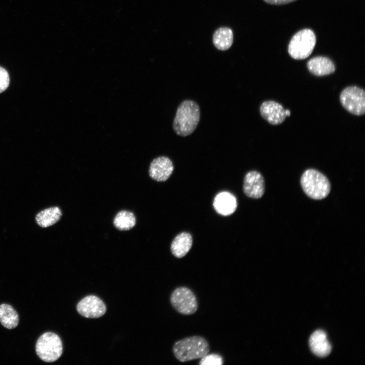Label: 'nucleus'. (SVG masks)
I'll list each match as a JSON object with an SVG mask.
<instances>
[{"label":"nucleus","instance_id":"nucleus-1","mask_svg":"<svg viewBox=\"0 0 365 365\" xmlns=\"http://www.w3.org/2000/svg\"><path fill=\"white\" fill-rule=\"evenodd\" d=\"M200 117L199 105L191 100L182 101L177 107L173 123V128L178 135L186 136L194 132Z\"/></svg>","mask_w":365,"mask_h":365},{"label":"nucleus","instance_id":"nucleus-2","mask_svg":"<svg viewBox=\"0 0 365 365\" xmlns=\"http://www.w3.org/2000/svg\"><path fill=\"white\" fill-rule=\"evenodd\" d=\"M209 351L207 341L200 336H190L178 340L172 347L174 356L182 362L201 358Z\"/></svg>","mask_w":365,"mask_h":365},{"label":"nucleus","instance_id":"nucleus-3","mask_svg":"<svg viewBox=\"0 0 365 365\" xmlns=\"http://www.w3.org/2000/svg\"><path fill=\"white\" fill-rule=\"evenodd\" d=\"M301 185L304 193L310 198L321 200L331 191V184L322 173L314 169H308L302 174Z\"/></svg>","mask_w":365,"mask_h":365},{"label":"nucleus","instance_id":"nucleus-4","mask_svg":"<svg viewBox=\"0 0 365 365\" xmlns=\"http://www.w3.org/2000/svg\"><path fill=\"white\" fill-rule=\"evenodd\" d=\"M316 42L315 34L311 29L301 30L291 39L288 46V53L295 59H305L312 53Z\"/></svg>","mask_w":365,"mask_h":365},{"label":"nucleus","instance_id":"nucleus-5","mask_svg":"<svg viewBox=\"0 0 365 365\" xmlns=\"http://www.w3.org/2000/svg\"><path fill=\"white\" fill-rule=\"evenodd\" d=\"M35 351L43 361L52 362L57 360L62 355L63 347L59 337L52 332L43 334L35 344Z\"/></svg>","mask_w":365,"mask_h":365},{"label":"nucleus","instance_id":"nucleus-6","mask_svg":"<svg viewBox=\"0 0 365 365\" xmlns=\"http://www.w3.org/2000/svg\"><path fill=\"white\" fill-rule=\"evenodd\" d=\"M170 302L177 312L185 315L193 314L198 308L195 295L190 288L186 286H179L174 289L170 295Z\"/></svg>","mask_w":365,"mask_h":365},{"label":"nucleus","instance_id":"nucleus-7","mask_svg":"<svg viewBox=\"0 0 365 365\" xmlns=\"http://www.w3.org/2000/svg\"><path fill=\"white\" fill-rule=\"evenodd\" d=\"M342 106L349 113L357 116L363 115L365 112V93L356 86L345 88L340 96Z\"/></svg>","mask_w":365,"mask_h":365},{"label":"nucleus","instance_id":"nucleus-8","mask_svg":"<svg viewBox=\"0 0 365 365\" xmlns=\"http://www.w3.org/2000/svg\"><path fill=\"white\" fill-rule=\"evenodd\" d=\"M77 310L82 316L88 318H96L103 316L106 312L103 302L95 296H88L77 305Z\"/></svg>","mask_w":365,"mask_h":365},{"label":"nucleus","instance_id":"nucleus-9","mask_svg":"<svg viewBox=\"0 0 365 365\" xmlns=\"http://www.w3.org/2000/svg\"><path fill=\"white\" fill-rule=\"evenodd\" d=\"M243 191L249 198L259 199L265 192V181L262 175L258 171L248 172L244 178Z\"/></svg>","mask_w":365,"mask_h":365},{"label":"nucleus","instance_id":"nucleus-10","mask_svg":"<svg viewBox=\"0 0 365 365\" xmlns=\"http://www.w3.org/2000/svg\"><path fill=\"white\" fill-rule=\"evenodd\" d=\"M173 169L171 160L166 157L161 156L154 159L151 162L149 175L157 181H164L170 176Z\"/></svg>","mask_w":365,"mask_h":365},{"label":"nucleus","instance_id":"nucleus-11","mask_svg":"<svg viewBox=\"0 0 365 365\" xmlns=\"http://www.w3.org/2000/svg\"><path fill=\"white\" fill-rule=\"evenodd\" d=\"M283 106L279 103L272 100L263 102L260 111L262 117L272 125L282 123L286 116Z\"/></svg>","mask_w":365,"mask_h":365},{"label":"nucleus","instance_id":"nucleus-12","mask_svg":"<svg viewBox=\"0 0 365 365\" xmlns=\"http://www.w3.org/2000/svg\"><path fill=\"white\" fill-rule=\"evenodd\" d=\"M309 343L312 352L318 357H325L331 352L332 346L326 334L321 330H317L311 335Z\"/></svg>","mask_w":365,"mask_h":365},{"label":"nucleus","instance_id":"nucleus-13","mask_svg":"<svg viewBox=\"0 0 365 365\" xmlns=\"http://www.w3.org/2000/svg\"><path fill=\"white\" fill-rule=\"evenodd\" d=\"M237 206L235 197L230 193L227 192L218 194L213 201V206L216 212L225 216L234 213Z\"/></svg>","mask_w":365,"mask_h":365},{"label":"nucleus","instance_id":"nucleus-14","mask_svg":"<svg viewBox=\"0 0 365 365\" xmlns=\"http://www.w3.org/2000/svg\"><path fill=\"white\" fill-rule=\"evenodd\" d=\"M309 71L317 76H323L333 73L335 66L332 61L324 56H316L310 59L307 63Z\"/></svg>","mask_w":365,"mask_h":365},{"label":"nucleus","instance_id":"nucleus-15","mask_svg":"<svg viewBox=\"0 0 365 365\" xmlns=\"http://www.w3.org/2000/svg\"><path fill=\"white\" fill-rule=\"evenodd\" d=\"M193 243L192 237L187 232H182L177 235L173 240L170 250L176 258L185 257L191 248Z\"/></svg>","mask_w":365,"mask_h":365},{"label":"nucleus","instance_id":"nucleus-16","mask_svg":"<svg viewBox=\"0 0 365 365\" xmlns=\"http://www.w3.org/2000/svg\"><path fill=\"white\" fill-rule=\"evenodd\" d=\"M62 212L57 206L51 207L39 212L35 216L36 224L42 228L51 226L61 218Z\"/></svg>","mask_w":365,"mask_h":365},{"label":"nucleus","instance_id":"nucleus-17","mask_svg":"<svg viewBox=\"0 0 365 365\" xmlns=\"http://www.w3.org/2000/svg\"><path fill=\"white\" fill-rule=\"evenodd\" d=\"M19 315L14 308L8 304L0 305V322L6 328L13 329L18 324Z\"/></svg>","mask_w":365,"mask_h":365},{"label":"nucleus","instance_id":"nucleus-18","mask_svg":"<svg viewBox=\"0 0 365 365\" xmlns=\"http://www.w3.org/2000/svg\"><path fill=\"white\" fill-rule=\"evenodd\" d=\"M233 34L232 30L228 27L217 29L213 35V43L215 47L220 50H227L232 46Z\"/></svg>","mask_w":365,"mask_h":365},{"label":"nucleus","instance_id":"nucleus-19","mask_svg":"<svg viewBox=\"0 0 365 365\" xmlns=\"http://www.w3.org/2000/svg\"><path fill=\"white\" fill-rule=\"evenodd\" d=\"M136 218L134 214L129 211L122 210L115 216L114 220V226L119 230H129L134 227Z\"/></svg>","mask_w":365,"mask_h":365},{"label":"nucleus","instance_id":"nucleus-20","mask_svg":"<svg viewBox=\"0 0 365 365\" xmlns=\"http://www.w3.org/2000/svg\"><path fill=\"white\" fill-rule=\"evenodd\" d=\"M224 363L223 357L219 354H207L201 358L200 365H222Z\"/></svg>","mask_w":365,"mask_h":365},{"label":"nucleus","instance_id":"nucleus-21","mask_svg":"<svg viewBox=\"0 0 365 365\" xmlns=\"http://www.w3.org/2000/svg\"><path fill=\"white\" fill-rule=\"evenodd\" d=\"M10 83V78L8 71L0 66V93L5 91Z\"/></svg>","mask_w":365,"mask_h":365},{"label":"nucleus","instance_id":"nucleus-22","mask_svg":"<svg viewBox=\"0 0 365 365\" xmlns=\"http://www.w3.org/2000/svg\"><path fill=\"white\" fill-rule=\"evenodd\" d=\"M267 3L271 5H280L293 2L296 0H264Z\"/></svg>","mask_w":365,"mask_h":365},{"label":"nucleus","instance_id":"nucleus-23","mask_svg":"<svg viewBox=\"0 0 365 365\" xmlns=\"http://www.w3.org/2000/svg\"><path fill=\"white\" fill-rule=\"evenodd\" d=\"M285 115L286 116H289L290 115V112L289 110H285Z\"/></svg>","mask_w":365,"mask_h":365}]
</instances>
